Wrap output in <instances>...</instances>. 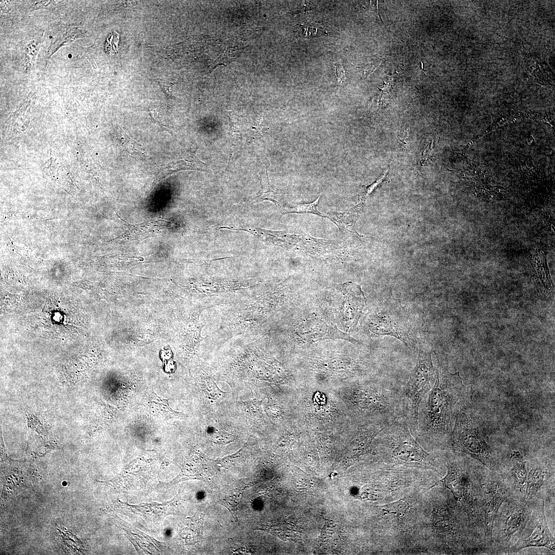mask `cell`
<instances>
[{
  "label": "cell",
  "mask_w": 555,
  "mask_h": 555,
  "mask_svg": "<svg viewBox=\"0 0 555 555\" xmlns=\"http://www.w3.org/2000/svg\"><path fill=\"white\" fill-rule=\"evenodd\" d=\"M433 387L419 407L417 438L437 440L449 436L458 414L471 403L473 391L463 384L459 373H450L438 360Z\"/></svg>",
  "instance_id": "6da1fadb"
},
{
  "label": "cell",
  "mask_w": 555,
  "mask_h": 555,
  "mask_svg": "<svg viewBox=\"0 0 555 555\" xmlns=\"http://www.w3.org/2000/svg\"><path fill=\"white\" fill-rule=\"evenodd\" d=\"M436 374L431 352L421 345L416 365L402 393L403 414L411 433L417 436L419 405L426 394L431 390V383Z\"/></svg>",
  "instance_id": "7a4b0ae2"
},
{
  "label": "cell",
  "mask_w": 555,
  "mask_h": 555,
  "mask_svg": "<svg viewBox=\"0 0 555 555\" xmlns=\"http://www.w3.org/2000/svg\"><path fill=\"white\" fill-rule=\"evenodd\" d=\"M378 435L386 459L409 465H430V453L414 439L403 416L384 427Z\"/></svg>",
  "instance_id": "3957f363"
},
{
  "label": "cell",
  "mask_w": 555,
  "mask_h": 555,
  "mask_svg": "<svg viewBox=\"0 0 555 555\" xmlns=\"http://www.w3.org/2000/svg\"><path fill=\"white\" fill-rule=\"evenodd\" d=\"M466 410L461 411L456 416L449 436L451 447L491 469L493 460L489 446Z\"/></svg>",
  "instance_id": "277c9868"
},
{
  "label": "cell",
  "mask_w": 555,
  "mask_h": 555,
  "mask_svg": "<svg viewBox=\"0 0 555 555\" xmlns=\"http://www.w3.org/2000/svg\"><path fill=\"white\" fill-rule=\"evenodd\" d=\"M520 540L512 548L514 551L530 547H545L554 552V539L550 531L544 511V502L529 514L520 531Z\"/></svg>",
  "instance_id": "5b68a950"
},
{
  "label": "cell",
  "mask_w": 555,
  "mask_h": 555,
  "mask_svg": "<svg viewBox=\"0 0 555 555\" xmlns=\"http://www.w3.org/2000/svg\"><path fill=\"white\" fill-rule=\"evenodd\" d=\"M481 522L486 536L492 540L494 523L503 503L508 498L506 490L499 482L490 479L480 481Z\"/></svg>",
  "instance_id": "8992f818"
},
{
  "label": "cell",
  "mask_w": 555,
  "mask_h": 555,
  "mask_svg": "<svg viewBox=\"0 0 555 555\" xmlns=\"http://www.w3.org/2000/svg\"><path fill=\"white\" fill-rule=\"evenodd\" d=\"M366 303V299L359 285L351 282L342 285L338 316L344 328L350 330L355 327Z\"/></svg>",
  "instance_id": "52a82bcc"
},
{
  "label": "cell",
  "mask_w": 555,
  "mask_h": 555,
  "mask_svg": "<svg viewBox=\"0 0 555 555\" xmlns=\"http://www.w3.org/2000/svg\"><path fill=\"white\" fill-rule=\"evenodd\" d=\"M447 474L439 482L449 489L456 500L459 501L467 512L475 510L479 503L476 489L471 488V482L455 464L448 466Z\"/></svg>",
  "instance_id": "ba28073f"
},
{
  "label": "cell",
  "mask_w": 555,
  "mask_h": 555,
  "mask_svg": "<svg viewBox=\"0 0 555 555\" xmlns=\"http://www.w3.org/2000/svg\"><path fill=\"white\" fill-rule=\"evenodd\" d=\"M505 505L498 517L499 526V538L504 542L508 543L517 532H520L528 516V509L526 505L514 500L504 501Z\"/></svg>",
  "instance_id": "9c48e42d"
},
{
  "label": "cell",
  "mask_w": 555,
  "mask_h": 555,
  "mask_svg": "<svg viewBox=\"0 0 555 555\" xmlns=\"http://www.w3.org/2000/svg\"><path fill=\"white\" fill-rule=\"evenodd\" d=\"M300 338L307 342L327 339H342L355 343L357 342L340 330L330 320L314 317L304 320L298 327Z\"/></svg>",
  "instance_id": "30bf717a"
},
{
  "label": "cell",
  "mask_w": 555,
  "mask_h": 555,
  "mask_svg": "<svg viewBox=\"0 0 555 555\" xmlns=\"http://www.w3.org/2000/svg\"><path fill=\"white\" fill-rule=\"evenodd\" d=\"M362 210L357 205L344 212H329L324 213V217L328 218L335 223L340 230H345L356 232L355 224Z\"/></svg>",
  "instance_id": "8fae6325"
},
{
  "label": "cell",
  "mask_w": 555,
  "mask_h": 555,
  "mask_svg": "<svg viewBox=\"0 0 555 555\" xmlns=\"http://www.w3.org/2000/svg\"><path fill=\"white\" fill-rule=\"evenodd\" d=\"M548 477L549 473L547 470L540 466L532 467L529 469V471H528V469L526 488L524 493L526 498L531 499L535 496Z\"/></svg>",
  "instance_id": "7c38bea8"
},
{
  "label": "cell",
  "mask_w": 555,
  "mask_h": 555,
  "mask_svg": "<svg viewBox=\"0 0 555 555\" xmlns=\"http://www.w3.org/2000/svg\"><path fill=\"white\" fill-rule=\"evenodd\" d=\"M149 405L157 413L166 419L172 418L183 419L187 415L181 412L173 410L169 406L168 400L161 398L152 391L149 398Z\"/></svg>",
  "instance_id": "4fadbf2b"
},
{
  "label": "cell",
  "mask_w": 555,
  "mask_h": 555,
  "mask_svg": "<svg viewBox=\"0 0 555 555\" xmlns=\"http://www.w3.org/2000/svg\"><path fill=\"white\" fill-rule=\"evenodd\" d=\"M512 459L513 465L511 470L512 475L520 492L524 494L528 473L526 462L519 452H513Z\"/></svg>",
  "instance_id": "5bb4252c"
},
{
  "label": "cell",
  "mask_w": 555,
  "mask_h": 555,
  "mask_svg": "<svg viewBox=\"0 0 555 555\" xmlns=\"http://www.w3.org/2000/svg\"><path fill=\"white\" fill-rule=\"evenodd\" d=\"M267 170L268 168L266 167L264 175L260 178L262 187L261 190L255 195L254 199L258 200H269L274 202L276 206H280V194L270 183Z\"/></svg>",
  "instance_id": "9a60e30c"
},
{
  "label": "cell",
  "mask_w": 555,
  "mask_h": 555,
  "mask_svg": "<svg viewBox=\"0 0 555 555\" xmlns=\"http://www.w3.org/2000/svg\"><path fill=\"white\" fill-rule=\"evenodd\" d=\"M202 164H203V162H201L195 154L188 153L183 155V157H180L176 162L172 163L168 167H166L165 170L172 171V172L184 170H198L203 168L201 165Z\"/></svg>",
  "instance_id": "2e32d148"
},
{
  "label": "cell",
  "mask_w": 555,
  "mask_h": 555,
  "mask_svg": "<svg viewBox=\"0 0 555 555\" xmlns=\"http://www.w3.org/2000/svg\"><path fill=\"white\" fill-rule=\"evenodd\" d=\"M320 197L321 195H320L314 201L310 203L299 204L292 208H287L285 209V211L284 213H311L324 217V213L321 212L318 209V206Z\"/></svg>",
  "instance_id": "e0dca14e"
},
{
  "label": "cell",
  "mask_w": 555,
  "mask_h": 555,
  "mask_svg": "<svg viewBox=\"0 0 555 555\" xmlns=\"http://www.w3.org/2000/svg\"><path fill=\"white\" fill-rule=\"evenodd\" d=\"M389 170L390 165L375 181L368 186H363L362 187L361 193L359 196V202L357 204V205L361 208H363L367 197L376 188L384 181L389 172Z\"/></svg>",
  "instance_id": "ac0fdd59"
},
{
  "label": "cell",
  "mask_w": 555,
  "mask_h": 555,
  "mask_svg": "<svg viewBox=\"0 0 555 555\" xmlns=\"http://www.w3.org/2000/svg\"><path fill=\"white\" fill-rule=\"evenodd\" d=\"M240 52L239 49L236 47H228L225 52L210 66L209 71H212L219 65L226 66L229 63L236 59L238 57Z\"/></svg>",
  "instance_id": "d6986e66"
},
{
  "label": "cell",
  "mask_w": 555,
  "mask_h": 555,
  "mask_svg": "<svg viewBox=\"0 0 555 555\" xmlns=\"http://www.w3.org/2000/svg\"><path fill=\"white\" fill-rule=\"evenodd\" d=\"M326 32L321 28L311 24H301L299 28L300 36L305 38H313L325 34Z\"/></svg>",
  "instance_id": "ffe728a7"
},
{
  "label": "cell",
  "mask_w": 555,
  "mask_h": 555,
  "mask_svg": "<svg viewBox=\"0 0 555 555\" xmlns=\"http://www.w3.org/2000/svg\"><path fill=\"white\" fill-rule=\"evenodd\" d=\"M382 508L383 510L386 512V514L403 515L408 508V505L404 501L400 499L385 505Z\"/></svg>",
  "instance_id": "44dd1931"
},
{
  "label": "cell",
  "mask_w": 555,
  "mask_h": 555,
  "mask_svg": "<svg viewBox=\"0 0 555 555\" xmlns=\"http://www.w3.org/2000/svg\"><path fill=\"white\" fill-rule=\"evenodd\" d=\"M220 504L223 505L229 509L235 520V522L239 524L237 517V506L238 505V498L234 496H229L226 499L220 501Z\"/></svg>",
  "instance_id": "7402d4cb"
},
{
  "label": "cell",
  "mask_w": 555,
  "mask_h": 555,
  "mask_svg": "<svg viewBox=\"0 0 555 555\" xmlns=\"http://www.w3.org/2000/svg\"><path fill=\"white\" fill-rule=\"evenodd\" d=\"M433 144H434V141L432 140L429 143L428 146L424 150V151L423 152V154H422V157L421 158V159H420V160L419 161V164H420V165L423 166L424 165L425 162L429 158V157H430V156L431 155V153L432 152V150H433Z\"/></svg>",
  "instance_id": "603a6c76"
},
{
  "label": "cell",
  "mask_w": 555,
  "mask_h": 555,
  "mask_svg": "<svg viewBox=\"0 0 555 555\" xmlns=\"http://www.w3.org/2000/svg\"><path fill=\"white\" fill-rule=\"evenodd\" d=\"M336 69L337 76L338 77V79L339 80H339H343L342 77H343V78L344 79H345L344 71L343 70L342 66L338 64H336Z\"/></svg>",
  "instance_id": "cb8c5ba5"
}]
</instances>
